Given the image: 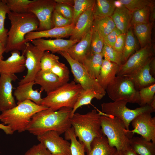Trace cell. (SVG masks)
<instances>
[{
    "mask_svg": "<svg viewBox=\"0 0 155 155\" xmlns=\"http://www.w3.org/2000/svg\"><path fill=\"white\" fill-rule=\"evenodd\" d=\"M116 148L110 146L104 135L95 138L92 142L87 155H113Z\"/></svg>",
    "mask_w": 155,
    "mask_h": 155,
    "instance_id": "484cf974",
    "label": "cell"
},
{
    "mask_svg": "<svg viewBox=\"0 0 155 155\" xmlns=\"http://www.w3.org/2000/svg\"><path fill=\"white\" fill-rule=\"evenodd\" d=\"M53 28H62L73 24L72 20L67 18L54 10L52 17Z\"/></svg>",
    "mask_w": 155,
    "mask_h": 155,
    "instance_id": "f6af8a7d",
    "label": "cell"
},
{
    "mask_svg": "<svg viewBox=\"0 0 155 155\" xmlns=\"http://www.w3.org/2000/svg\"><path fill=\"white\" fill-rule=\"evenodd\" d=\"M94 19L92 8L82 14L75 25L69 39L80 41L91 29Z\"/></svg>",
    "mask_w": 155,
    "mask_h": 155,
    "instance_id": "ffe728a7",
    "label": "cell"
},
{
    "mask_svg": "<svg viewBox=\"0 0 155 155\" xmlns=\"http://www.w3.org/2000/svg\"><path fill=\"white\" fill-rule=\"evenodd\" d=\"M151 24H140L133 25L134 33L137 37L141 48L148 45L151 40Z\"/></svg>",
    "mask_w": 155,
    "mask_h": 155,
    "instance_id": "4dcf8cb0",
    "label": "cell"
},
{
    "mask_svg": "<svg viewBox=\"0 0 155 155\" xmlns=\"http://www.w3.org/2000/svg\"><path fill=\"white\" fill-rule=\"evenodd\" d=\"M116 27L103 38L104 44L113 47L117 36L121 34Z\"/></svg>",
    "mask_w": 155,
    "mask_h": 155,
    "instance_id": "c3c4849f",
    "label": "cell"
},
{
    "mask_svg": "<svg viewBox=\"0 0 155 155\" xmlns=\"http://www.w3.org/2000/svg\"><path fill=\"white\" fill-rule=\"evenodd\" d=\"M101 115L96 110L94 109L85 114L75 113L71 117L74 134L84 146L86 153L90 150L93 140L103 135L101 127Z\"/></svg>",
    "mask_w": 155,
    "mask_h": 155,
    "instance_id": "3957f363",
    "label": "cell"
},
{
    "mask_svg": "<svg viewBox=\"0 0 155 155\" xmlns=\"http://www.w3.org/2000/svg\"><path fill=\"white\" fill-rule=\"evenodd\" d=\"M151 7H144L132 12L131 26L135 24L149 23Z\"/></svg>",
    "mask_w": 155,
    "mask_h": 155,
    "instance_id": "d590c367",
    "label": "cell"
},
{
    "mask_svg": "<svg viewBox=\"0 0 155 155\" xmlns=\"http://www.w3.org/2000/svg\"><path fill=\"white\" fill-rule=\"evenodd\" d=\"M115 8L113 0H96L92 12L94 17H111Z\"/></svg>",
    "mask_w": 155,
    "mask_h": 155,
    "instance_id": "f546056e",
    "label": "cell"
},
{
    "mask_svg": "<svg viewBox=\"0 0 155 155\" xmlns=\"http://www.w3.org/2000/svg\"><path fill=\"white\" fill-rule=\"evenodd\" d=\"M34 84V81H33L18 85L13 93L18 101L17 104L26 100H29L38 105H41L42 98L41 97L42 92L34 90L33 86Z\"/></svg>",
    "mask_w": 155,
    "mask_h": 155,
    "instance_id": "7402d4cb",
    "label": "cell"
},
{
    "mask_svg": "<svg viewBox=\"0 0 155 155\" xmlns=\"http://www.w3.org/2000/svg\"><path fill=\"white\" fill-rule=\"evenodd\" d=\"M83 90L81 86L75 82H68L47 94L42 98L41 105L54 111L63 107L72 109Z\"/></svg>",
    "mask_w": 155,
    "mask_h": 155,
    "instance_id": "5b68a950",
    "label": "cell"
},
{
    "mask_svg": "<svg viewBox=\"0 0 155 155\" xmlns=\"http://www.w3.org/2000/svg\"><path fill=\"white\" fill-rule=\"evenodd\" d=\"M79 41L62 38L46 40L38 38L32 40V43L41 51H50L52 53L61 51H67L71 46Z\"/></svg>",
    "mask_w": 155,
    "mask_h": 155,
    "instance_id": "2e32d148",
    "label": "cell"
},
{
    "mask_svg": "<svg viewBox=\"0 0 155 155\" xmlns=\"http://www.w3.org/2000/svg\"><path fill=\"white\" fill-rule=\"evenodd\" d=\"M151 113L149 112L142 113L132 121L133 129L126 130L129 139L136 133L140 135L147 141L155 143V117H152Z\"/></svg>",
    "mask_w": 155,
    "mask_h": 155,
    "instance_id": "7c38bea8",
    "label": "cell"
},
{
    "mask_svg": "<svg viewBox=\"0 0 155 155\" xmlns=\"http://www.w3.org/2000/svg\"><path fill=\"white\" fill-rule=\"evenodd\" d=\"M64 133L65 140L70 141L71 155H85L84 146L77 140L73 128L69 129Z\"/></svg>",
    "mask_w": 155,
    "mask_h": 155,
    "instance_id": "d6a6232c",
    "label": "cell"
},
{
    "mask_svg": "<svg viewBox=\"0 0 155 155\" xmlns=\"http://www.w3.org/2000/svg\"><path fill=\"white\" fill-rule=\"evenodd\" d=\"M72 109L63 107L57 111L47 108L40 111L32 117L26 131L37 136L45 132L54 131L60 135L71 127Z\"/></svg>",
    "mask_w": 155,
    "mask_h": 155,
    "instance_id": "6da1fadb",
    "label": "cell"
},
{
    "mask_svg": "<svg viewBox=\"0 0 155 155\" xmlns=\"http://www.w3.org/2000/svg\"><path fill=\"white\" fill-rule=\"evenodd\" d=\"M55 1L56 3L67 4L73 7L74 5V0H55Z\"/></svg>",
    "mask_w": 155,
    "mask_h": 155,
    "instance_id": "db71d44e",
    "label": "cell"
},
{
    "mask_svg": "<svg viewBox=\"0 0 155 155\" xmlns=\"http://www.w3.org/2000/svg\"></svg>",
    "mask_w": 155,
    "mask_h": 155,
    "instance_id": "94428289",
    "label": "cell"
},
{
    "mask_svg": "<svg viewBox=\"0 0 155 155\" xmlns=\"http://www.w3.org/2000/svg\"><path fill=\"white\" fill-rule=\"evenodd\" d=\"M35 84L41 86L40 91L47 94L56 90L63 84L53 73L50 71L40 70L37 73L34 79Z\"/></svg>",
    "mask_w": 155,
    "mask_h": 155,
    "instance_id": "603a6c76",
    "label": "cell"
},
{
    "mask_svg": "<svg viewBox=\"0 0 155 155\" xmlns=\"http://www.w3.org/2000/svg\"><path fill=\"white\" fill-rule=\"evenodd\" d=\"M75 25H71L62 28L53 27L51 29L42 31H35L30 32L25 36L26 42L32 40L43 38H61L70 36Z\"/></svg>",
    "mask_w": 155,
    "mask_h": 155,
    "instance_id": "d6986e66",
    "label": "cell"
},
{
    "mask_svg": "<svg viewBox=\"0 0 155 155\" xmlns=\"http://www.w3.org/2000/svg\"><path fill=\"white\" fill-rule=\"evenodd\" d=\"M54 10L65 18L72 20V7L67 4L56 3Z\"/></svg>",
    "mask_w": 155,
    "mask_h": 155,
    "instance_id": "bcb514c9",
    "label": "cell"
},
{
    "mask_svg": "<svg viewBox=\"0 0 155 155\" xmlns=\"http://www.w3.org/2000/svg\"><path fill=\"white\" fill-rule=\"evenodd\" d=\"M5 46L0 41V61L3 60V54L5 51Z\"/></svg>",
    "mask_w": 155,
    "mask_h": 155,
    "instance_id": "11a10c76",
    "label": "cell"
},
{
    "mask_svg": "<svg viewBox=\"0 0 155 155\" xmlns=\"http://www.w3.org/2000/svg\"><path fill=\"white\" fill-rule=\"evenodd\" d=\"M105 91L113 101L124 100L127 102L139 104V92L127 76L117 75L108 86Z\"/></svg>",
    "mask_w": 155,
    "mask_h": 155,
    "instance_id": "52a82bcc",
    "label": "cell"
},
{
    "mask_svg": "<svg viewBox=\"0 0 155 155\" xmlns=\"http://www.w3.org/2000/svg\"><path fill=\"white\" fill-rule=\"evenodd\" d=\"M122 155H139L129 146L122 152Z\"/></svg>",
    "mask_w": 155,
    "mask_h": 155,
    "instance_id": "f5cc1de1",
    "label": "cell"
},
{
    "mask_svg": "<svg viewBox=\"0 0 155 155\" xmlns=\"http://www.w3.org/2000/svg\"><path fill=\"white\" fill-rule=\"evenodd\" d=\"M150 11L151 12V14H150V20L152 21H154L155 17V8L154 7V5L151 7Z\"/></svg>",
    "mask_w": 155,
    "mask_h": 155,
    "instance_id": "9f6ffc18",
    "label": "cell"
},
{
    "mask_svg": "<svg viewBox=\"0 0 155 155\" xmlns=\"http://www.w3.org/2000/svg\"><path fill=\"white\" fill-rule=\"evenodd\" d=\"M15 107L1 112L0 121L9 126L14 132L22 133L26 130L32 116L36 113L48 108L29 100L17 104Z\"/></svg>",
    "mask_w": 155,
    "mask_h": 155,
    "instance_id": "277c9868",
    "label": "cell"
},
{
    "mask_svg": "<svg viewBox=\"0 0 155 155\" xmlns=\"http://www.w3.org/2000/svg\"><path fill=\"white\" fill-rule=\"evenodd\" d=\"M102 132L109 145L117 150L123 151L130 146L129 138L124 123L120 119L100 111Z\"/></svg>",
    "mask_w": 155,
    "mask_h": 155,
    "instance_id": "8992f818",
    "label": "cell"
},
{
    "mask_svg": "<svg viewBox=\"0 0 155 155\" xmlns=\"http://www.w3.org/2000/svg\"><path fill=\"white\" fill-rule=\"evenodd\" d=\"M127 103L124 100L103 102L101 104L102 112L121 119L124 123L126 130L128 131L130 123L137 116L142 113H152L155 111L148 104L134 109H130L126 106Z\"/></svg>",
    "mask_w": 155,
    "mask_h": 155,
    "instance_id": "ba28073f",
    "label": "cell"
},
{
    "mask_svg": "<svg viewBox=\"0 0 155 155\" xmlns=\"http://www.w3.org/2000/svg\"><path fill=\"white\" fill-rule=\"evenodd\" d=\"M114 4L115 8H119L123 6L119 0L114 1Z\"/></svg>",
    "mask_w": 155,
    "mask_h": 155,
    "instance_id": "6f0895ef",
    "label": "cell"
},
{
    "mask_svg": "<svg viewBox=\"0 0 155 155\" xmlns=\"http://www.w3.org/2000/svg\"><path fill=\"white\" fill-rule=\"evenodd\" d=\"M150 71V74L154 77L155 76V59L153 57L151 59L149 65Z\"/></svg>",
    "mask_w": 155,
    "mask_h": 155,
    "instance_id": "f907efd6",
    "label": "cell"
},
{
    "mask_svg": "<svg viewBox=\"0 0 155 155\" xmlns=\"http://www.w3.org/2000/svg\"><path fill=\"white\" fill-rule=\"evenodd\" d=\"M9 10L12 12L22 13L28 12L29 5L33 0H3Z\"/></svg>",
    "mask_w": 155,
    "mask_h": 155,
    "instance_id": "8d00e7d4",
    "label": "cell"
},
{
    "mask_svg": "<svg viewBox=\"0 0 155 155\" xmlns=\"http://www.w3.org/2000/svg\"><path fill=\"white\" fill-rule=\"evenodd\" d=\"M17 77L15 75L0 74V112L11 109L17 105L12 94V82Z\"/></svg>",
    "mask_w": 155,
    "mask_h": 155,
    "instance_id": "9a60e30c",
    "label": "cell"
},
{
    "mask_svg": "<svg viewBox=\"0 0 155 155\" xmlns=\"http://www.w3.org/2000/svg\"><path fill=\"white\" fill-rule=\"evenodd\" d=\"M113 155H122V152L116 150Z\"/></svg>",
    "mask_w": 155,
    "mask_h": 155,
    "instance_id": "91938a15",
    "label": "cell"
},
{
    "mask_svg": "<svg viewBox=\"0 0 155 155\" xmlns=\"http://www.w3.org/2000/svg\"><path fill=\"white\" fill-rule=\"evenodd\" d=\"M137 47V41L131 26L126 33L125 42L123 53V63L134 53Z\"/></svg>",
    "mask_w": 155,
    "mask_h": 155,
    "instance_id": "836d02e7",
    "label": "cell"
},
{
    "mask_svg": "<svg viewBox=\"0 0 155 155\" xmlns=\"http://www.w3.org/2000/svg\"><path fill=\"white\" fill-rule=\"evenodd\" d=\"M50 71L57 76L63 84L69 81V71L64 64L59 61L53 66Z\"/></svg>",
    "mask_w": 155,
    "mask_h": 155,
    "instance_id": "b9f144b4",
    "label": "cell"
},
{
    "mask_svg": "<svg viewBox=\"0 0 155 155\" xmlns=\"http://www.w3.org/2000/svg\"><path fill=\"white\" fill-rule=\"evenodd\" d=\"M140 103V106L149 105L155 96V84L144 88L139 91Z\"/></svg>",
    "mask_w": 155,
    "mask_h": 155,
    "instance_id": "7bdbcfd3",
    "label": "cell"
},
{
    "mask_svg": "<svg viewBox=\"0 0 155 155\" xmlns=\"http://www.w3.org/2000/svg\"><path fill=\"white\" fill-rule=\"evenodd\" d=\"M0 129L3 130L7 135H12L14 133L9 126L3 123H0Z\"/></svg>",
    "mask_w": 155,
    "mask_h": 155,
    "instance_id": "816d5d0a",
    "label": "cell"
},
{
    "mask_svg": "<svg viewBox=\"0 0 155 155\" xmlns=\"http://www.w3.org/2000/svg\"><path fill=\"white\" fill-rule=\"evenodd\" d=\"M92 30L91 29L77 43L67 51L73 59L82 64L90 54V44Z\"/></svg>",
    "mask_w": 155,
    "mask_h": 155,
    "instance_id": "ac0fdd59",
    "label": "cell"
},
{
    "mask_svg": "<svg viewBox=\"0 0 155 155\" xmlns=\"http://www.w3.org/2000/svg\"><path fill=\"white\" fill-rule=\"evenodd\" d=\"M24 155H51L49 152L41 143L33 146Z\"/></svg>",
    "mask_w": 155,
    "mask_h": 155,
    "instance_id": "7dc6e473",
    "label": "cell"
},
{
    "mask_svg": "<svg viewBox=\"0 0 155 155\" xmlns=\"http://www.w3.org/2000/svg\"><path fill=\"white\" fill-rule=\"evenodd\" d=\"M11 55L5 60L0 61V74L15 75L25 69V57L19 51L11 52Z\"/></svg>",
    "mask_w": 155,
    "mask_h": 155,
    "instance_id": "e0dca14e",
    "label": "cell"
},
{
    "mask_svg": "<svg viewBox=\"0 0 155 155\" xmlns=\"http://www.w3.org/2000/svg\"><path fill=\"white\" fill-rule=\"evenodd\" d=\"M116 27L111 17H94L91 29L98 32L103 38Z\"/></svg>",
    "mask_w": 155,
    "mask_h": 155,
    "instance_id": "f1b7e54d",
    "label": "cell"
},
{
    "mask_svg": "<svg viewBox=\"0 0 155 155\" xmlns=\"http://www.w3.org/2000/svg\"><path fill=\"white\" fill-rule=\"evenodd\" d=\"M7 14L11 26L7 33L5 52L22 51L26 43L25 36L37 30L39 22L34 15L29 12L18 13L10 11Z\"/></svg>",
    "mask_w": 155,
    "mask_h": 155,
    "instance_id": "7a4b0ae2",
    "label": "cell"
},
{
    "mask_svg": "<svg viewBox=\"0 0 155 155\" xmlns=\"http://www.w3.org/2000/svg\"><path fill=\"white\" fill-rule=\"evenodd\" d=\"M129 142L130 147L139 155H155V143L141 136H133Z\"/></svg>",
    "mask_w": 155,
    "mask_h": 155,
    "instance_id": "4316f807",
    "label": "cell"
},
{
    "mask_svg": "<svg viewBox=\"0 0 155 155\" xmlns=\"http://www.w3.org/2000/svg\"><path fill=\"white\" fill-rule=\"evenodd\" d=\"M57 53L64 57L69 63L76 83L80 84L84 90H92L105 95L106 93L105 90L97 80L90 75L82 64L72 58L66 51Z\"/></svg>",
    "mask_w": 155,
    "mask_h": 155,
    "instance_id": "9c48e42d",
    "label": "cell"
},
{
    "mask_svg": "<svg viewBox=\"0 0 155 155\" xmlns=\"http://www.w3.org/2000/svg\"><path fill=\"white\" fill-rule=\"evenodd\" d=\"M104 96L92 90L83 89L78 97L76 103L72 109L71 117L80 107L83 105L90 104L91 101L93 98H95L97 100H100Z\"/></svg>",
    "mask_w": 155,
    "mask_h": 155,
    "instance_id": "1f68e13d",
    "label": "cell"
},
{
    "mask_svg": "<svg viewBox=\"0 0 155 155\" xmlns=\"http://www.w3.org/2000/svg\"><path fill=\"white\" fill-rule=\"evenodd\" d=\"M111 17L116 27L123 34H126L131 26V12L125 6L115 8Z\"/></svg>",
    "mask_w": 155,
    "mask_h": 155,
    "instance_id": "d4e9b609",
    "label": "cell"
},
{
    "mask_svg": "<svg viewBox=\"0 0 155 155\" xmlns=\"http://www.w3.org/2000/svg\"><path fill=\"white\" fill-rule=\"evenodd\" d=\"M56 4L55 0H34L29 5L28 12L34 15L39 22V26L36 31L53 28L52 17Z\"/></svg>",
    "mask_w": 155,
    "mask_h": 155,
    "instance_id": "30bf717a",
    "label": "cell"
},
{
    "mask_svg": "<svg viewBox=\"0 0 155 155\" xmlns=\"http://www.w3.org/2000/svg\"><path fill=\"white\" fill-rule=\"evenodd\" d=\"M155 111V96H154L149 104Z\"/></svg>",
    "mask_w": 155,
    "mask_h": 155,
    "instance_id": "680465c9",
    "label": "cell"
},
{
    "mask_svg": "<svg viewBox=\"0 0 155 155\" xmlns=\"http://www.w3.org/2000/svg\"><path fill=\"white\" fill-rule=\"evenodd\" d=\"M37 137L51 155H71L70 143L60 136L57 132L48 131Z\"/></svg>",
    "mask_w": 155,
    "mask_h": 155,
    "instance_id": "4fadbf2b",
    "label": "cell"
},
{
    "mask_svg": "<svg viewBox=\"0 0 155 155\" xmlns=\"http://www.w3.org/2000/svg\"><path fill=\"white\" fill-rule=\"evenodd\" d=\"M22 52L25 57V66L27 73L19 82L18 85L34 81L35 76L40 70L41 59L44 52L29 42L26 43Z\"/></svg>",
    "mask_w": 155,
    "mask_h": 155,
    "instance_id": "8fae6325",
    "label": "cell"
},
{
    "mask_svg": "<svg viewBox=\"0 0 155 155\" xmlns=\"http://www.w3.org/2000/svg\"><path fill=\"white\" fill-rule=\"evenodd\" d=\"M119 67L115 63L103 59L97 81L105 90L108 86L117 76Z\"/></svg>",
    "mask_w": 155,
    "mask_h": 155,
    "instance_id": "cb8c5ba5",
    "label": "cell"
},
{
    "mask_svg": "<svg viewBox=\"0 0 155 155\" xmlns=\"http://www.w3.org/2000/svg\"><path fill=\"white\" fill-rule=\"evenodd\" d=\"M10 11L3 0H0V41L5 46L8 31L5 28L4 22L6 15Z\"/></svg>",
    "mask_w": 155,
    "mask_h": 155,
    "instance_id": "74e56055",
    "label": "cell"
},
{
    "mask_svg": "<svg viewBox=\"0 0 155 155\" xmlns=\"http://www.w3.org/2000/svg\"><path fill=\"white\" fill-rule=\"evenodd\" d=\"M92 30L90 47V54L101 53L104 45L103 38L98 32Z\"/></svg>",
    "mask_w": 155,
    "mask_h": 155,
    "instance_id": "ee69618b",
    "label": "cell"
},
{
    "mask_svg": "<svg viewBox=\"0 0 155 155\" xmlns=\"http://www.w3.org/2000/svg\"><path fill=\"white\" fill-rule=\"evenodd\" d=\"M73 24L75 25L79 17L87 10L92 8L95 0H74Z\"/></svg>",
    "mask_w": 155,
    "mask_h": 155,
    "instance_id": "e575fe53",
    "label": "cell"
},
{
    "mask_svg": "<svg viewBox=\"0 0 155 155\" xmlns=\"http://www.w3.org/2000/svg\"><path fill=\"white\" fill-rule=\"evenodd\" d=\"M123 6L131 12L147 6L154 5L153 1L149 0H119Z\"/></svg>",
    "mask_w": 155,
    "mask_h": 155,
    "instance_id": "60d3db41",
    "label": "cell"
},
{
    "mask_svg": "<svg viewBox=\"0 0 155 155\" xmlns=\"http://www.w3.org/2000/svg\"><path fill=\"white\" fill-rule=\"evenodd\" d=\"M101 53L104 59L115 63L119 66L123 63L122 55L112 47L104 44Z\"/></svg>",
    "mask_w": 155,
    "mask_h": 155,
    "instance_id": "f35d334b",
    "label": "cell"
},
{
    "mask_svg": "<svg viewBox=\"0 0 155 155\" xmlns=\"http://www.w3.org/2000/svg\"><path fill=\"white\" fill-rule=\"evenodd\" d=\"M126 34L121 33L117 37L113 48L118 52L122 55L124 48Z\"/></svg>",
    "mask_w": 155,
    "mask_h": 155,
    "instance_id": "681fc988",
    "label": "cell"
},
{
    "mask_svg": "<svg viewBox=\"0 0 155 155\" xmlns=\"http://www.w3.org/2000/svg\"><path fill=\"white\" fill-rule=\"evenodd\" d=\"M103 59L102 53L90 54L82 64L90 75L97 80L98 78Z\"/></svg>",
    "mask_w": 155,
    "mask_h": 155,
    "instance_id": "83f0119b",
    "label": "cell"
},
{
    "mask_svg": "<svg viewBox=\"0 0 155 155\" xmlns=\"http://www.w3.org/2000/svg\"><path fill=\"white\" fill-rule=\"evenodd\" d=\"M59 57L49 51H44L42 57L40 61V70L50 71L53 66L59 61Z\"/></svg>",
    "mask_w": 155,
    "mask_h": 155,
    "instance_id": "ab89813d",
    "label": "cell"
},
{
    "mask_svg": "<svg viewBox=\"0 0 155 155\" xmlns=\"http://www.w3.org/2000/svg\"><path fill=\"white\" fill-rule=\"evenodd\" d=\"M152 48L148 45L136 51L119 66L117 75H127L142 66L153 57Z\"/></svg>",
    "mask_w": 155,
    "mask_h": 155,
    "instance_id": "5bb4252c",
    "label": "cell"
},
{
    "mask_svg": "<svg viewBox=\"0 0 155 155\" xmlns=\"http://www.w3.org/2000/svg\"><path fill=\"white\" fill-rule=\"evenodd\" d=\"M151 59L142 66L126 75L131 80L135 89L138 91L155 84L154 78L151 75L150 71L149 65Z\"/></svg>",
    "mask_w": 155,
    "mask_h": 155,
    "instance_id": "44dd1931",
    "label": "cell"
}]
</instances>
